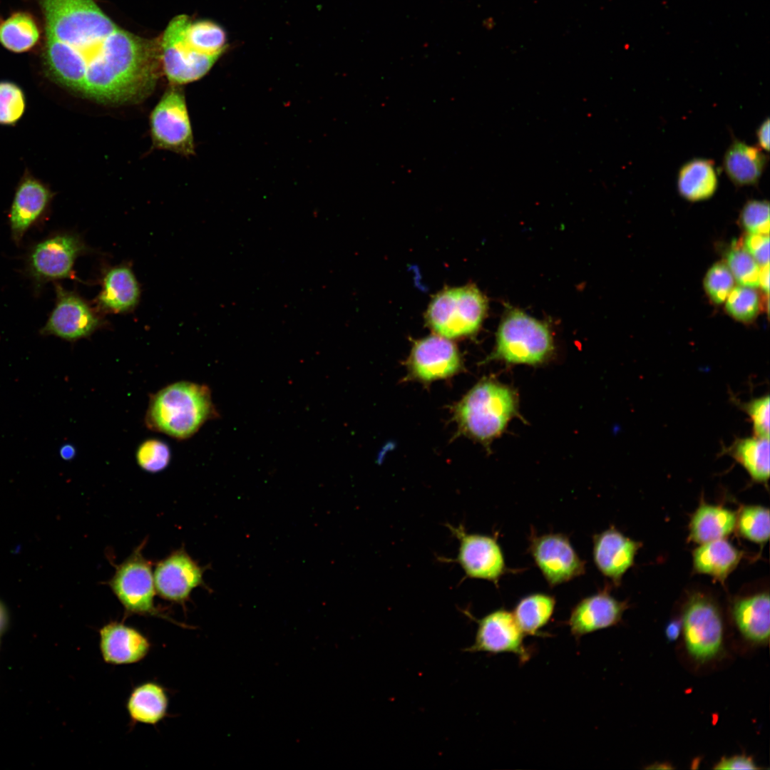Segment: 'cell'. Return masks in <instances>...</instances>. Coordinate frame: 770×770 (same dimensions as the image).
I'll list each match as a JSON object with an SVG mask.
<instances>
[{"label":"cell","instance_id":"cell-41","mask_svg":"<svg viewBox=\"0 0 770 770\" xmlns=\"http://www.w3.org/2000/svg\"><path fill=\"white\" fill-rule=\"evenodd\" d=\"M715 769H758L751 758L746 756H734L723 758L714 767Z\"/></svg>","mask_w":770,"mask_h":770},{"label":"cell","instance_id":"cell-15","mask_svg":"<svg viewBox=\"0 0 770 770\" xmlns=\"http://www.w3.org/2000/svg\"><path fill=\"white\" fill-rule=\"evenodd\" d=\"M205 569L184 548L173 551L155 565L153 577L156 594L185 608L192 591L198 587H206L203 580Z\"/></svg>","mask_w":770,"mask_h":770},{"label":"cell","instance_id":"cell-36","mask_svg":"<svg viewBox=\"0 0 770 770\" xmlns=\"http://www.w3.org/2000/svg\"><path fill=\"white\" fill-rule=\"evenodd\" d=\"M734 279L726 263L718 262L707 270L703 282L704 290L710 300L721 304L734 287Z\"/></svg>","mask_w":770,"mask_h":770},{"label":"cell","instance_id":"cell-34","mask_svg":"<svg viewBox=\"0 0 770 770\" xmlns=\"http://www.w3.org/2000/svg\"><path fill=\"white\" fill-rule=\"evenodd\" d=\"M734 281L739 285L759 287L761 267L740 245H734L727 252L725 262Z\"/></svg>","mask_w":770,"mask_h":770},{"label":"cell","instance_id":"cell-8","mask_svg":"<svg viewBox=\"0 0 770 770\" xmlns=\"http://www.w3.org/2000/svg\"><path fill=\"white\" fill-rule=\"evenodd\" d=\"M189 19L184 14L174 17L160 37L161 69L171 86L199 80L218 58L198 51L188 41L185 27Z\"/></svg>","mask_w":770,"mask_h":770},{"label":"cell","instance_id":"cell-13","mask_svg":"<svg viewBox=\"0 0 770 770\" xmlns=\"http://www.w3.org/2000/svg\"><path fill=\"white\" fill-rule=\"evenodd\" d=\"M476 621L478 627L475 640L463 652H486L492 655L510 653L522 664L530 659L532 650L524 643L525 635L512 612L501 607Z\"/></svg>","mask_w":770,"mask_h":770},{"label":"cell","instance_id":"cell-10","mask_svg":"<svg viewBox=\"0 0 770 770\" xmlns=\"http://www.w3.org/2000/svg\"><path fill=\"white\" fill-rule=\"evenodd\" d=\"M684 642L689 654L699 662L716 657L723 644V623L714 602L699 594L685 606L682 620Z\"/></svg>","mask_w":770,"mask_h":770},{"label":"cell","instance_id":"cell-27","mask_svg":"<svg viewBox=\"0 0 770 770\" xmlns=\"http://www.w3.org/2000/svg\"><path fill=\"white\" fill-rule=\"evenodd\" d=\"M736 517L729 509L702 503L691 518L689 538L699 544L724 538L734 530Z\"/></svg>","mask_w":770,"mask_h":770},{"label":"cell","instance_id":"cell-12","mask_svg":"<svg viewBox=\"0 0 770 770\" xmlns=\"http://www.w3.org/2000/svg\"><path fill=\"white\" fill-rule=\"evenodd\" d=\"M528 550L550 587L572 580L585 572V561L565 534H532Z\"/></svg>","mask_w":770,"mask_h":770},{"label":"cell","instance_id":"cell-23","mask_svg":"<svg viewBox=\"0 0 770 770\" xmlns=\"http://www.w3.org/2000/svg\"><path fill=\"white\" fill-rule=\"evenodd\" d=\"M169 697L166 689L155 681L134 687L126 700L130 723L155 726L168 715Z\"/></svg>","mask_w":770,"mask_h":770},{"label":"cell","instance_id":"cell-38","mask_svg":"<svg viewBox=\"0 0 770 770\" xmlns=\"http://www.w3.org/2000/svg\"><path fill=\"white\" fill-rule=\"evenodd\" d=\"M24 108L21 89L13 83L0 82V123H14L21 117Z\"/></svg>","mask_w":770,"mask_h":770},{"label":"cell","instance_id":"cell-1","mask_svg":"<svg viewBox=\"0 0 770 770\" xmlns=\"http://www.w3.org/2000/svg\"><path fill=\"white\" fill-rule=\"evenodd\" d=\"M45 25L44 61L58 83L108 105L138 103L161 69L160 38L113 21L94 0H37Z\"/></svg>","mask_w":770,"mask_h":770},{"label":"cell","instance_id":"cell-28","mask_svg":"<svg viewBox=\"0 0 770 770\" xmlns=\"http://www.w3.org/2000/svg\"><path fill=\"white\" fill-rule=\"evenodd\" d=\"M769 438L751 436L736 438L722 452L732 456L739 463L753 481L766 483L769 478Z\"/></svg>","mask_w":770,"mask_h":770},{"label":"cell","instance_id":"cell-21","mask_svg":"<svg viewBox=\"0 0 770 770\" xmlns=\"http://www.w3.org/2000/svg\"><path fill=\"white\" fill-rule=\"evenodd\" d=\"M140 297V286L132 269L120 265L104 272L96 303L101 312L122 314L135 309Z\"/></svg>","mask_w":770,"mask_h":770},{"label":"cell","instance_id":"cell-30","mask_svg":"<svg viewBox=\"0 0 770 770\" xmlns=\"http://www.w3.org/2000/svg\"><path fill=\"white\" fill-rule=\"evenodd\" d=\"M39 31L34 19L26 13H16L0 26V41L7 49L24 52L38 41Z\"/></svg>","mask_w":770,"mask_h":770},{"label":"cell","instance_id":"cell-26","mask_svg":"<svg viewBox=\"0 0 770 770\" xmlns=\"http://www.w3.org/2000/svg\"><path fill=\"white\" fill-rule=\"evenodd\" d=\"M692 555L697 573L709 575L723 582L739 563L742 553L722 538L701 544Z\"/></svg>","mask_w":770,"mask_h":770},{"label":"cell","instance_id":"cell-19","mask_svg":"<svg viewBox=\"0 0 770 770\" xmlns=\"http://www.w3.org/2000/svg\"><path fill=\"white\" fill-rule=\"evenodd\" d=\"M52 198L51 191L40 181L27 178L15 192L9 214L13 241L19 245L26 233L45 216Z\"/></svg>","mask_w":770,"mask_h":770},{"label":"cell","instance_id":"cell-16","mask_svg":"<svg viewBox=\"0 0 770 770\" xmlns=\"http://www.w3.org/2000/svg\"><path fill=\"white\" fill-rule=\"evenodd\" d=\"M411 378L422 382L452 376L461 370L456 345L441 336H429L414 342L406 362Z\"/></svg>","mask_w":770,"mask_h":770},{"label":"cell","instance_id":"cell-3","mask_svg":"<svg viewBox=\"0 0 770 770\" xmlns=\"http://www.w3.org/2000/svg\"><path fill=\"white\" fill-rule=\"evenodd\" d=\"M215 416L208 387L182 381L166 386L151 396L145 422L149 429L184 440Z\"/></svg>","mask_w":770,"mask_h":770},{"label":"cell","instance_id":"cell-25","mask_svg":"<svg viewBox=\"0 0 770 770\" xmlns=\"http://www.w3.org/2000/svg\"><path fill=\"white\" fill-rule=\"evenodd\" d=\"M719 185L714 162L709 159L694 158L679 170L677 185L679 195L690 202L712 197Z\"/></svg>","mask_w":770,"mask_h":770},{"label":"cell","instance_id":"cell-20","mask_svg":"<svg viewBox=\"0 0 770 770\" xmlns=\"http://www.w3.org/2000/svg\"><path fill=\"white\" fill-rule=\"evenodd\" d=\"M641 543L626 537L614 527L593 536L592 556L595 566L615 585L632 566Z\"/></svg>","mask_w":770,"mask_h":770},{"label":"cell","instance_id":"cell-35","mask_svg":"<svg viewBox=\"0 0 770 770\" xmlns=\"http://www.w3.org/2000/svg\"><path fill=\"white\" fill-rule=\"evenodd\" d=\"M135 456L138 465L143 470L155 473L167 468L170 461L171 451L165 442L150 438L140 444Z\"/></svg>","mask_w":770,"mask_h":770},{"label":"cell","instance_id":"cell-39","mask_svg":"<svg viewBox=\"0 0 770 770\" xmlns=\"http://www.w3.org/2000/svg\"><path fill=\"white\" fill-rule=\"evenodd\" d=\"M752 423L754 436L769 438V396L766 394L743 403L733 399Z\"/></svg>","mask_w":770,"mask_h":770},{"label":"cell","instance_id":"cell-43","mask_svg":"<svg viewBox=\"0 0 770 770\" xmlns=\"http://www.w3.org/2000/svg\"><path fill=\"white\" fill-rule=\"evenodd\" d=\"M682 627V621L678 620H674L669 622L665 629V635L668 640H676L681 632Z\"/></svg>","mask_w":770,"mask_h":770},{"label":"cell","instance_id":"cell-11","mask_svg":"<svg viewBox=\"0 0 770 770\" xmlns=\"http://www.w3.org/2000/svg\"><path fill=\"white\" fill-rule=\"evenodd\" d=\"M56 300L44 326L43 336H54L73 342L87 338L103 325L96 310L74 291L54 282Z\"/></svg>","mask_w":770,"mask_h":770},{"label":"cell","instance_id":"cell-7","mask_svg":"<svg viewBox=\"0 0 770 770\" xmlns=\"http://www.w3.org/2000/svg\"><path fill=\"white\" fill-rule=\"evenodd\" d=\"M88 252L81 236L72 232H56L34 242L25 257V272L35 292L49 282L76 279L75 262Z\"/></svg>","mask_w":770,"mask_h":770},{"label":"cell","instance_id":"cell-9","mask_svg":"<svg viewBox=\"0 0 770 770\" xmlns=\"http://www.w3.org/2000/svg\"><path fill=\"white\" fill-rule=\"evenodd\" d=\"M153 145L183 155L194 153V140L185 96L171 86L162 96L150 115Z\"/></svg>","mask_w":770,"mask_h":770},{"label":"cell","instance_id":"cell-2","mask_svg":"<svg viewBox=\"0 0 770 770\" xmlns=\"http://www.w3.org/2000/svg\"><path fill=\"white\" fill-rule=\"evenodd\" d=\"M518 415L517 393L491 377L478 381L453 409L458 431L485 446L499 437Z\"/></svg>","mask_w":770,"mask_h":770},{"label":"cell","instance_id":"cell-29","mask_svg":"<svg viewBox=\"0 0 770 770\" xmlns=\"http://www.w3.org/2000/svg\"><path fill=\"white\" fill-rule=\"evenodd\" d=\"M556 600L545 593H533L521 598L515 605L513 616L525 635L548 636L541 629L548 625L554 613Z\"/></svg>","mask_w":770,"mask_h":770},{"label":"cell","instance_id":"cell-42","mask_svg":"<svg viewBox=\"0 0 770 770\" xmlns=\"http://www.w3.org/2000/svg\"><path fill=\"white\" fill-rule=\"evenodd\" d=\"M758 147L762 150H769V119L766 118L756 130Z\"/></svg>","mask_w":770,"mask_h":770},{"label":"cell","instance_id":"cell-24","mask_svg":"<svg viewBox=\"0 0 770 770\" xmlns=\"http://www.w3.org/2000/svg\"><path fill=\"white\" fill-rule=\"evenodd\" d=\"M768 592H761L735 602L732 607L734 622L742 635L757 643L768 642L770 634V602Z\"/></svg>","mask_w":770,"mask_h":770},{"label":"cell","instance_id":"cell-32","mask_svg":"<svg viewBox=\"0 0 770 770\" xmlns=\"http://www.w3.org/2000/svg\"><path fill=\"white\" fill-rule=\"evenodd\" d=\"M761 308V298L752 287L741 285L734 287L725 300L726 312L742 323L753 322Z\"/></svg>","mask_w":770,"mask_h":770},{"label":"cell","instance_id":"cell-44","mask_svg":"<svg viewBox=\"0 0 770 770\" xmlns=\"http://www.w3.org/2000/svg\"><path fill=\"white\" fill-rule=\"evenodd\" d=\"M759 287L762 291L769 295V265L761 267L759 277Z\"/></svg>","mask_w":770,"mask_h":770},{"label":"cell","instance_id":"cell-6","mask_svg":"<svg viewBox=\"0 0 770 770\" xmlns=\"http://www.w3.org/2000/svg\"><path fill=\"white\" fill-rule=\"evenodd\" d=\"M143 542L120 564L116 566L108 585L124 608V619L130 615L158 617L182 627L188 626L176 622L155 604L156 590L152 563L143 554Z\"/></svg>","mask_w":770,"mask_h":770},{"label":"cell","instance_id":"cell-18","mask_svg":"<svg viewBox=\"0 0 770 770\" xmlns=\"http://www.w3.org/2000/svg\"><path fill=\"white\" fill-rule=\"evenodd\" d=\"M99 650L103 661L113 665L138 663L148 654L152 644L139 630L113 621L98 632Z\"/></svg>","mask_w":770,"mask_h":770},{"label":"cell","instance_id":"cell-40","mask_svg":"<svg viewBox=\"0 0 770 770\" xmlns=\"http://www.w3.org/2000/svg\"><path fill=\"white\" fill-rule=\"evenodd\" d=\"M742 247L761 267L769 265V235L747 233Z\"/></svg>","mask_w":770,"mask_h":770},{"label":"cell","instance_id":"cell-31","mask_svg":"<svg viewBox=\"0 0 770 770\" xmlns=\"http://www.w3.org/2000/svg\"><path fill=\"white\" fill-rule=\"evenodd\" d=\"M185 35L195 48L205 54L219 57L225 49L226 34L221 26L210 21H192L189 19Z\"/></svg>","mask_w":770,"mask_h":770},{"label":"cell","instance_id":"cell-4","mask_svg":"<svg viewBox=\"0 0 770 770\" xmlns=\"http://www.w3.org/2000/svg\"><path fill=\"white\" fill-rule=\"evenodd\" d=\"M553 350V336L546 323L510 308L501 320L496 346L486 361L537 366L545 362Z\"/></svg>","mask_w":770,"mask_h":770},{"label":"cell","instance_id":"cell-37","mask_svg":"<svg viewBox=\"0 0 770 770\" xmlns=\"http://www.w3.org/2000/svg\"><path fill=\"white\" fill-rule=\"evenodd\" d=\"M739 222L749 234L769 235V203L765 200H751L743 206Z\"/></svg>","mask_w":770,"mask_h":770},{"label":"cell","instance_id":"cell-22","mask_svg":"<svg viewBox=\"0 0 770 770\" xmlns=\"http://www.w3.org/2000/svg\"><path fill=\"white\" fill-rule=\"evenodd\" d=\"M768 155L758 146L734 139L725 151L722 165L736 186L756 185L768 163Z\"/></svg>","mask_w":770,"mask_h":770},{"label":"cell","instance_id":"cell-5","mask_svg":"<svg viewBox=\"0 0 770 770\" xmlns=\"http://www.w3.org/2000/svg\"><path fill=\"white\" fill-rule=\"evenodd\" d=\"M487 307L486 297L476 287L451 288L433 297L426 319L439 336L447 339L467 337L478 330Z\"/></svg>","mask_w":770,"mask_h":770},{"label":"cell","instance_id":"cell-46","mask_svg":"<svg viewBox=\"0 0 770 770\" xmlns=\"http://www.w3.org/2000/svg\"><path fill=\"white\" fill-rule=\"evenodd\" d=\"M9 615L5 605L0 601V635L4 633L8 626Z\"/></svg>","mask_w":770,"mask_h":770},{"label":"cell","instance_id":"cell-45","mask_svg":"<svg viewBox=\"0 0 770 770\" xmlns=\"http://www.w3.org/2000/svg\"><path fill=\"white\" fill-rule=\"evenodd\" d=\"M76 448L71 444H64L59 450V455L65 461H70L76 456Z\"/></svg>","mask_w":770,"mask_h":770},{"label":"cell","instance_id":"cell-17","mask_svg":"<svg viewBox=\"0 0 770 770\" xmlns=\"http://www.w3.org/2000/svg\"><path fill=\"white\" fill-rule=\"evenodd\" d=\"M628 607L605 590L580 600L571 610L565 622L576 640L582 637L617 625Z\"/></svg>","mask_w":770,"mask_h":770},{"label":"cell","instance_id":"cell-14","mask_svg":"<svg viewBox=\"0 0 770 770\" xmlns=\"http://www.w3.org/2000/svg\"><path fill=\"white\" fill-rule=\"evenodd\" d=\"M459 541L456 561L466 576L482 579L498 585L500 578L509 572L502 549L495 537L469 533L463 525H448Z\"/></svg>","mask_w":770,"mask_h":770},{"label":"cell","instance_id":"cell-33","mask_svg":"<svg viewBox=\"0 0 770 770\" xmlns=\"http://www.w3.org/2000/svg\"><path fill=\"white\" fill-rule=\"evenodd\" d=\"M740 534L750 541L764 543L770 535L769 510L761 505H746L736 517Z\"/></svg>","mask_w":770,"mask_h":770}]
</instances>
